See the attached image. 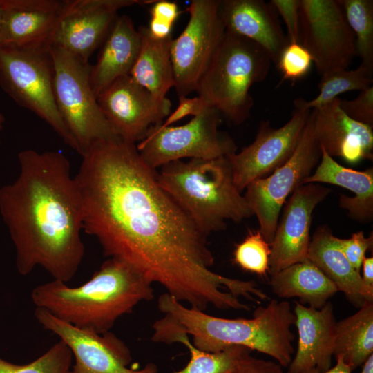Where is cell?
<instances>
[{
    "label": "cell",
    "instance_id": "5bb4252c",
    "mask_svg": "<svg viewBox=\"0 0 373 373\" xmlns=\"http://www.w3.org/2000/svg\"><path fill=\"white\" fill-rule=\"evenodd\" d=\"M311 110L295 108L290 119L274 128L262 121L254 142L240 152L228 155L234 184L241 193L248 184L265 178L283 166L294 153Z\"/></svg>",
    "mask_w": 373,
    "mask_h": 373
},
{
    "label": "cell",
    "instance_id": "e0dca14e",
    "mask_svg": "<svg viewBox=\"0 0 373 373\" xmlns=\"http://www.w3.org/2000/svg\"><path fill=\"white\" fill-rule=\"evenodd\" d=\"M332 190L317 183L300 185L285 202L272 242L268 273L272 276L298 262L308 260L312 213Z\"/></svg>",
    "mask_w": 373,
    "mask_h": 373
},
{
    "label": "cell",
    "instance_id": "6da1fadb",
    "mask_svg": "<svg viewBox=\"0 0 373 373\" xmlns=\"http://www.w3.org/2000/svg\"><path fill=\"white\" fill-rule=\"evenodd\" d=\"M82 157L75 178L83 230L97 238L106 256L126 262L191 308H245L238 297L249 296L251 281L211 269L207 237L160 186L136 144L103 140Z\"/></svg>",
    "mask_w": 373,
    "mask_h": 373
},
{
    "label": "cell",
    "instance_id": "ac0fdd59",
    "mask_svg": "<svg viewBox=\"0 0 373 373\" xmlns=\"http://www.w3.org/2000/svg\"><path fill=\"white\" fill-rule=\"evenodd\" d=\"M66 4L67 0H0V45L50 47Z\"/></svg>",
    "mask_w": 373,
    "mask_h": 373
},
{
    "label": "cell",
    "instance_id": "836d02e7",
    "mask_svg": "<svg viewBox=\"0 0 373 373\" xmlns=\"http://www.w3.org/2000/svg\"><path fill=\"white\" fill-rule=\"evenodd\" d=\"M340 107L351 119L373 127V86L360 91L354 99H341Z\"/></svg>",
    "mask_w": 373,
    "mask_h": 373
},
{
    "label": "cell",
    "instance_id": "60d3db41",
    "mask_svg": "<svg viewBox=\"0 0 373 373\" xmlns=\"http://www.w3.org/2000/svg\"><path fill=\"white\" fill-rule=\"evenodd\" d=\"M335 358L336 360L335 365L327 371L320 372L316 369H309L300 373H352L350 367L340 357Z\"/></svg>",
    "mask_w": 373,
    "mask_h": 373
},
{
    "label": "cell",
    "instance_id": "1f68e13d",
    "mask_svg": "<svg viewBox=\"0 0 373 373\" xmlns=\"http://www.w3.org/2000/svg\"><path fill=\"white\" fill-rule=\"evenodd\" d=\"M270 253V243L260 231H249L245 238L236 245L233 260L243 270L263 276L269 271Z\"/></svg>",
    "mask_w": 373,
    "mask_h": 373
},
{
    "label": "cell",
    "instance_id": "8fae6325",
    "mask_svg": "<svg viewBox=\"0 0 373 373\" xmlns=\"http://www.w3.org/2000/svg\"><path fill=\"white\" fill-rule=\"evenodd\" d=\"M186 11L188 23L171 44L173 87L178 97L196 90L226 31L219 0H193Z\"/></svg>",
    "mask_w": 373,
    "mask_h": 373
},
{
    "label": "cell",
    "instance_id": "ffe728a7",
    "mask_svg": "<svg viewBox=\"0 0 373 373\" xmlns=\"http://www.w3.org/2000/svg\"><path fill=\"white\" fill-rule=\"evenodd\" d=\"M294 303L298 341L287 373H300L309 369L327 371L332 367L334 350L336 321L333 305L328 301L316 309L298 301Z\"/></svg>",
    "mask_w": 373,
    "mask_h": 373
},
{
    "label": "cell",
    "instance_id": "603a6c76",
    "mask_svg": "<svg viewBox=\"0 0 373 373\" xmlns=\"http://www.w3.org/2000/svg\"><path fill=\"white\" fill-rule=\"evenodd\" d=\"M307 259L342 291L347 299L360 308L365 301H373V287L365 285L360 272L341 251L338 238L326 224L319 226L310 240Z\"/></svg>",
    "mask_w": 373,
    "mask_h": 373
},
{
    "label": "cell",
    "instance_id": "3957f363",
    "mask_svg": "<svg viewBox=\"0 0 373 373\" xmlns=\"http://www.w3.org/2000/svg\"><path fill=\"white\" fill-rule=\"evenodd\" d=\"M152 284L126 262L104 261L90 279L75 287L52 280L37 285L30 297L36 307L80 329L104 334L142 301L154 298Z\"/></svg>",
    "mask_w": 373,
    "mask_h": 373
},
{
    "label": "cell",
    "instance_id": "2e32d148",
    "mask_svg": "<svg viewBox=\"0 0 373 373\" xmlns=\"http://www.w3.org/2000/svg\"><path fill=\"white\" fill-rule=\"evenodd\" d=\"M154 0H67L52 46L88 61L99 48L117 17V11Z\"/></svg>",
    "mask_w": 373,
    "mask_h": 373
},
{
    "label": "cell",
    "instance_id": "d590c367",
    "mask_svg": "<svg viewBox=\"0 0 373 373\" xmlns=\"http://www.w3.org/2000/svg\"><path fill=\"white\" fill-rule=\"evenodd\" d=\"M269 3L285 23L288 42L299 44L300 0H271Z\"/></svg>",
    "mask_w": 373,
    "mask_h": 373
},
{
    "label": "cell",
    "instance_id": "8d00e7d4",
    "mask_svg": "<svg viewBox=\"0 0 373 373\" xmlns=\"http://www.w3.org/2000/svg\"><path fill=\"white\" fill-rule=\"evenodd\" d=\"M178 99L179 103L177 108L167 116L164 122L160 124V126H171L189 115L194 117L198 115L208 105L199 96L193 98L182 96L179 97Z\"/></svg>",
    "mask_w": 373,
    "mask_h": 373
},
{
    "label": "cell",
    "instance_id": "4dcf8cb0",
    "mask_svg": "<svg viewBox=\"0 0 373 373\" xmlns=\"http://www.w3.org/2000/svg\"><path fill=\"white\" fill-rule=\"evenodd\" d=\"M73 354L61 339L33 361L18 365L0 358V373H70Z\"/></svg>",
    "mask_w": 373,
    "mask_h": 373
},
{
    "label": "cell",
    "instance_id": "7402d4cb",
    "mask_svg": "<svg viewBox=\"0 0 373 373\" xmlns=\"http://www.w3.org/2000/svg\"><path fill=\"white\" fill-rule=\"evenodd\" d=\"M141 44L138 30L127 15L116 18L90 66V84L95 96L116 79L130 75Z\"/></svg>",
    "mask_w": 373,
    "mask_h": 373
},
{
    "label": "cell",
    "instance_id": "7bdbcfd3",
    "mask_svg": "<svg viewBox=\"0 0 373 373\" xmlns=\"http://www.w3.org/2000/svg\"><path fill=\"white\" fill-rule=\"evenodd\" d=\"M5 122V118L3 114L0 112V132L2 131L3 127V124Z\"/></svg>",
    "mask_w": 373,
    "mask_h": 373
},
{
    "label": "cell",
    "instance_id": "cb8c5ba5",
    "mask_svg": "<svg viewBox=\"0 0 373 373\" xmlns=\"http://www.w3.org/2000/svg\"><path fill=\"white\" fill-rule=\"evenodd\" d=\"M321 157L313 174L302 184L325 183L343 187L354 196L341 195L339 207L347 211L350 218L366 223L373 219V169L356 171L341 165L321 149Z\"/></svg>",
    "mask_w": 373,
    "mask_h": 373
},
{
    "label": "cell",
    "instance_id": "d4e9b609",
    "mask_svg": "<svg viewBox=\"0 0 373 373\" xmlns=\"http://www.w3.org/2000/svg\"><path fill=\"white\" fill-rule=\"evenodd\" d=\"M137 30L140 35L141 44L129 75L155 97L164 99L169 89L174 86L171 58L173 38H154L146 26H140Z\"/></svg>",
    "mask_w": 373,
    "mask_h": 373
},
{
    "label": "cell",
    "instance_id": "ba28073f",
    "mask_svg": "<svg viewBox=\"0 0 373 373\" xmlns=\"http://www.w3.org/2000/svg\"><path fill=\"white\" fill-rule=\"evenodd\" d=\"M51 46L21 48L0 45V86L18 105L48 124L77 151V145L56 106Z\"/></svg>",
    "mask_w": 373,
    "mask_h": 373
},
{
    "label": "cell",
    "instance_id": "d6986e66",
    "mask_svg": "<svg viewBox=\"0 0 373 373\" xmlns=\"http://www.w3.org/2000/svg\"><path fill=\"white\" fill-rule=\"evenodd\" d=\"M336 97L329 104L311 109L315 135L321 149L331 157L350 164L373 157V127L348 117Z\"/></svg>",
    "mask_w": 373,
    "mask_h": 373
},
{
    "label": "cell",
    "instance_id": "4fadbf2b",
    "mask_svg": "<svg viewBox=\"0 0 373 373\" xmlns=\"http://www.w3.org/2000/svg\"><path fill=\"white\" fill-rule=\"evenodd\" d=\"M34 316L45 329L56 334L70 349L75 363L70 373H157L153 363L139 370L128 368L132 361L128 347L110 332L99 334L80 329L40 307L35 308Z\"/></svg>",
    "mask_w": 373,
    "mask_h": 373
},
{
    "label": "cell",
    "instance_id": "b9f144b4",
    "mask_svg": "<svg viewBox=\"0 0 373 373\" xmlns=\"http://www.w3.org/2000/svg\"><path fill=\"white\" fill-rule=\"evenodd\" d=\"M361 373H373V354L363 364Z\"/></svg>",
    "mask_w": 373,
    "mask_h": 373
},
{
    "label": "cell",
    "instance_id": "ee69618b",
    "mask_svg": "<svg viewBox=\"0 0 373 373\" xmlns=\"http://www.w3.org/2000/svg\"><path fill=\"white\" fill-rule=\"evenodd\" d=\"M1 19H2V13H1V10L0 8V30H1Z\"/></svg>",
    "mask_w": 373,
    "mask_h": 373
},
{
    "label": "cell",
    "instance_id": "ab89813d",
    "mask_svg": "<svg viewBox=\"0 0 373 373\" xmlns=\"http://www.w3.org/2000/svg\"><path fill=\"white\" fill-rule=\"evenodd\" d=\"M363 274L361 276L363 282L367 286L373 287V258H365L362 263Z\"/></svg>",
    "mask_w": 373,
    "mask_h": 373
},
{
    "label": "cell",
    "instance_id": "74e56055",
    "mask_svg": "<svg viewBox=\"0 0 373 373\" xmlns=\"http://www.w3.org/2000/svg\"><path fill=\"white\" fill-rule=\"evenodd\" d=\"M231 373H286L276 361L252 356H244Z\"/></svg>",
    "mask_w": 373,
    "mask_h": 373
},
{
    "label": "cell",
    "instance_id": "9c48e42d",
    "mask_svg": "<svg viewBox=\"0 0 373 373\" xmlns=\"http://www.w3.org/2000/svg\"><path fill=\"white\" fill-rule=\"evenodd\" d=\"M220 114L207 105L198 115L181 126H153L136 144L146 164L157 170L184 158L213 160L236 152L233 139L218 129Z\"/></svg>",
    "mask_w": 373,
    "mask_h": 373
},
{
    "label": "cell",
    "instance_id": "f546056e",
    "mask_svg": "<svg viewBox=\"0 0 373 373\" xmlns=\"http://www.w3.org/2000/svg\"><path fill=\"white\" fill-rule=\"evenodd\" d=\"M355 37L356 55L373 72V1L339 0Z\"/></svg>",
    "mask_w": 373,
    "mask_h": 373
},
{
    "label": "cell",
    "instance_id": "277c9868",
    "mask_svg": "<svg viewBox=\"0 0 373 373\" xmlns=\"http://www.w3.org/2000/svg\"><path fill=\"white\" fill-rule=\"evenodd\" d=\"M164 321L176 329L192 336V344L208 352L240 345L273 358L287 367L294 353V334L291 327L296 316L287 300L272 299L257 307L251 318H224L187 307L165 292L158 298Z\"/></svg>",
    "mask_w": 373,
    "mask_h": 373
},
{
    "label": "cell",
    "instance_id": "83f0119b",
    "mask_svg": "<svg viewBox=\"0 0 373 373\" xmlns=\"http://www.w3.org/2000/svg\"><path fill=\"white\" fill-rule=\"evenodd\" d=\"M373 354V301L336 323L334 356L353 372Z\"/></svg>",
    "mask_w": 373,
    "mask_h": 373
},
{
    "label": "cell",
    "instance_id": "7c38bea8",
    "mask_svg": "<svg viewBox=\"0 0 373 373\" xmlns=\"http://www.w3.org/2000/svg\"><path fill=\"white\" fill-rule=\"evenodd\" d=\"M299 35L321 76L347 69L356 56L355 37L339 0H300Z\"/></svg>",
    "mask_w": 373,
    "mask_h": 373
},
{
    "label": "cell",
    "instance_id": "9a60e30c",
    "mask_svg": "<svg viewBox=\"0 0 373 373\" xmlns=\"http://www.w3.org/2000/svg\"><path fill=\"white\" fill-rule=\"evenodd\" d=\"M107 122L120 139L137 144L171 113L168 98L157 99L130 75L120 77L97 97Z\"/></svg>",
    "mask_w": 373,
    "mask_h": 373
},
{
    "label": "cell",
    "instance_id": "e575fe53",
    "mask_svg": "<svg viewBox=\"0 0 373 373\" xmlns=\"http://www.w3.org/2000/svg\"><path fill=\"white\" fill-rule=\"evenodd\" d=\"M338 242L341 251L351 265L360 272L363 261L365 258V253L372 247V235L366 238L363 232L361 231L353 233L347 239L338 238Z\"/></svg>",
    "mask_w": 373,
    "mask_h": 373
},
{
    "label": "cell",
    "instance_id": "5b68a950",
    "mask_svg": "<svg viewBox=\"0 0 373 373\" xmlns=\"http://www.w3.org/2000/svg\"><path fill=\"white\" fill-rule=\"evenodd\" d=\"M164 190L207 237L254 215L236 188L227 156L169 162L157 171Z\"/></svg>",
    "mask_w": 373,
    "mask_h": 373
},
{
    "label": "cell",
    "instance_id": "f35d334b",
    "mask_svg": "<svg viewBox=\"0 0 373 373\" xmlns=\"http://www.w3.org/2000/svg\"><path fill=\"white\" fill-rule=\"evenodd\" d=\"M151 5L149 9L150 20L173 27L181 12L178 4L170 1L155 0Z\"/></svg>",
    "mask_w": 373,
    "mask_h": 373
},
{
    "label": "cell",
    "instance_id": "d6a6232c",
    "mask_svg": "<svg viewBox=\"0 0 373 373\" xmlns=\"http://www.w3.org/2000/svg\"><path fill=\"white\" fill-rule=\"evenodd\" d=\"M312 62L310 53L301 44L288 42L276 64L283 80L295 82L308 73Z\"/></svg>",
    "mask_w": 373,
    "mask_h": 373
},
{
    "label": "cell",
    "instance_id": "44dd1931",
    "mask_svg": "<svg viewBox=\"0 0 373 373\" xmlns=\"http://www.w3.org/2000/svg\"><path fill=\"white\" fill-rule=\"evenodd\" d=\"M219 12L226 30L261 46L276 64L288 44L278 15L262 0H219Z\"/></svg>",
    "mask_w": 373,
    "mask_h": 373
},
{
    "label": "cell",
    "instance_id": "4316f807",
    "mask_svg": "<svg viewBox=\"0 0 373 373\" xmlns=\"http://www.w3.org/2000/svg\"><path fill=\"white\" fill-rule=\"evenodd\" d=\"M152 340L157 343H180L190 352V361L185 367L173 373H231L238 362L251 350L240 345H232L217 352H208L195 347L189 336L176 329L163 318L153 325Z\"/></svg>",
    "mask_w": 373,
    "mask_h": 373
},
{
    "label": "cell",
    "instance_id": "f1b7e54d",
    "mask_svg": "<svg viewBox=\"0 0 373 373\" xmlns=\"http://www.w3.org/2000/svg\"><path fill=\"white\" fill-rule=\"evenodd\" d=\"M372 72L363 65L354 70L338 69L321 76L318 95L310 101L298 98L294 101L295 108L311 110L322 107L341 93L352 90L361 91L372 86Z\"/></svg>",
    "mask_w": 373,
    "mask_h": 373
},
{
    "label": "cell",
    "instance_id": "484cf974",
    "mask_svg": "<svg viewBox=\"0 0 373 373\" xmlns=\"http://www.w3.org/2000/svg\"><path fill=\"white\" fill-rule=\"evenodd\" d=\"M273 292L280 298H298L300 303L321 309L338 291L324 273L309 260L290 265L271 276Z\"/></svg>",
    "mask_w": 373,
    "mask_h": 373
},
{
    "label": "cell",
    "instance_id": "7a4b0ae2",
    "mask_svg": "<svg viewBox=\"0 0 373 373\" xmlns=\"http://www.w3.org/2000/svg\"><path fill=\"white\" fill-rule=\"evenodd\" d=\"M15 180L0 188V214L16 251L23 276L41 267L66 283L84 258L83 204L67 157L57 151L33 149L18 154Z\"/></svg>",
    "mask_w": 373,
    "mask_h": 373
},
{
    "label": "cell",
    "instance_id": "8992f818",
    "mask_svg": "<svg viewBox=\"0 0 373 373\" xmlns=\"http://www.w3.org/2000/svg\"><path fill=\"white\" fill-rule=\"evenodd\" d=\"M271 62L258 44L226 30L195 92L231 123L241 124L254 106L250 88L266 79Z\"/></svg>",
    "mask_w": 373,
    "mask_h": 373
},
{
    "label": "cell",
    "instance_id": "30bf717a",
    "mask_svg": "<svg viewBox=\"0 0 373 373\" xmlns=\"http://www.w3.org/2000/svg\"><path fill=\"white\" fill-rule=\"evenodd\" d=\"M311 113V112H310ZM321 149L315 135L311 115L290 158L269 175L253 181L244 196L258 219L265 240L272 242L281 209L287 198L317 166Z\"/></svg>",
    "mask_w": 373,
    "mask_h": 373
},
{
    "label": "cell",
    "instance_id": "52a82bcc",
    "mask_svg": "<svg viewBox=\"0 0 373 373\" xmlns=\"http://www.w3.org/2000/svg\"><path fill=\"white\" fill-rule=\"evenodd\" d=\"M57 108L82 156L95 143L119 138L107 122L90 84V65L51 46Z\"/></svg>",
    "mask_w": 373,
    "mask_h": 373
}]
</instances>
